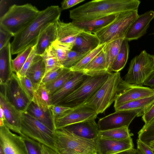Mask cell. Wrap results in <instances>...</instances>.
<instances>
[{
	"mask_svg": "<svg viewBox=\"0 0 154 154\" xmlns=\"http://www.w3.org/2000/svg\"><path fill=\"white\" fill-rule=\"evenodd\" d=\"M139 0H94L88 2L69 11L73 21L94 20L113 14L138 11Z\"/></svg>",
	"mask_w": 154,
	"mask_h": 154,
	"instance_id": "6da1fadb",
	"label": "cell"
},
{
	"mask_svg": "<svg viewBox=\"0 0 154 154\" xmlns=\"http://www.w3.org/2000/svg\"><path fill=\"white\" fill-rule=\"evenodd\" d=\"M61 10L57 5H51L40 11L36 17L14 36L11 43L12 55L18 54L30 46H34L42 30L49 24L59 20Z\"/></svg>",
	"mask_w": 154,
	"mask_h": 154,
	"instance_id": "7a4b0ae2",
	"label": "cell"
},
{
	"mask_svg": "<svg viewBox=\"0 0 154 154\" xmlns=\"http://www.w3.org/2000/svg\"><path fill=\"white\" fill-rule=\"evenodd\" d=\"M40 11L32 4H14L0 18V28L14 36L29 24Z\"/></svg>",
	"mask_w": 154,
	"mask_h": 154,
	"instance_id": "3957f363",
	"label": "cell"
},
{
	"mask_svg": "<svg viewBox=\"0 0 154 154\" xmlns=\"http://www.w3.org/2000/svg\"><path fill=\"white\" fill-rule=\"evenodd\" d=\"M122 79L120 72H112L95 94L78 107L89 108L97 115L103 113L115 102L119 86Z\"/></svg>",
	"mask_w": 154,
	"mask_h": 154,
	"instance_id": "277c9868",
	"label": "cell"
},
{
	"mask_svg": "<svg viewBox=\"0 0 154 154\" xmlns=\"http://www.w3.org/2000/svg\"><path fill=\"white\" fill-rule=\"evenodd\" d=\"M58 154H97L94 140L75 135L63 128L55 131Z\"/></svg>",
	"mask_w": 154,
	"mask_h": 154,
	"instance_id": "5b68a950",
	"label": "cell"
},
{
	"mask_svg": "<svg viewBox=\"0 0 154 154\" xmlns=\"http://www.w3.org/2000/svg\"><path fill=\"white\" fill-rule=\"evenodd\" d=\"M112 72L107 71L99 75L89 76L75 90L57 105L74 108L90 98L108 79Z\"/></svg>",
	"mask_w": 154,
	"mask_h": 154,
	"instance_id": "8992f818",
	"label": "cell"
},
{
	"mask_svg": "<svg viewBox=\"0 0 154 154\" xmlns=\"http://www.w3.org/2000/svg\"><path fill=\"white\" fill-rule=\"evenodd\" d=\"M21 129L22 134L57 152L55 132L26 111L22 113Z\"/></svg>",
	"mask_w": 154,
	"mask_h": 154,
	"instance_id": "52a82bcc",
	"label": "cell"
},
{
	"mask_svg": "<svg viewBox=\"0 0 154 154\" xmlns=\"http://www.w3.org/2000/svg\"><path fill=\"white\" fill-rule=\"evenodd\" d=\"M138 15V11L119 13L113 21L94 34L99 38L100 45L124 39L129 28Z\"/></svg>",
	"mask_w": 154,
	"mask_h": 154,
	"instance_id": "ba28073f",
	"label": "cell"
},
{
	"mask_svg": "<svg viewBox=\"0 0 154 154\" xmlns=\"http://www.w3.org/2000/svg\"><path fill=\"white\" fill-rule=\"evenodd\" d=\"M154 70V55L144 50L131 60L124 80L130 84L143 86Z\"/></svg>",
	"mask_w": 154,
	"mask_h": 154,
	"instance_id": "9c48e42d",
	"label": "cell"
},
{
	"mask_svg": "<svg viewBox=\"0 0 154 154\" xmlns=\"http://www.w3.org/2000/svg\"><path fill=\"white\" fill-rule=\"evenodd\" d=\"M0 92L6 97L10 103L18 110L23 112L32 102L22 88L16 74L13 73L8 82L0 85Z\"/></svg>",
	"mask_w": 154,
	"mask_h": 154,
	"instance_id": "30bf717a",
	"label": "cell"
},
{
	"mask_svg": "<svg viewBox=\"0 0 154 154\" xmlns=\"http://www.w3.org/2000/svg\"><path fill=\"white\" fill-rule=\"evenodd\" d=\"M153 94L154 90L152 89L130 84L122 79L119 86L114 107L115 109L126 103Z\"/></svg>",
	"mask_w": 154,
	"mask_h": 154,
	"instance_id": "8fae6325",
	"label": "cell"
},
{
	"mask_svg": "<svg viewBox=\"0 0 154 154\" xmlns=\"http://www.w3.org/2000/svg\"><path fill=\"white\" fill-rule=\"evenodd\" d=\"M0 143L5 154H29L23 138L5 125L0 126Z\"/></svg>",
	"mask_w": 154,
	"mask_h": 154,
	"instance_id": "7c38bea8",
	"label": "cell"
},
{
	"mask_svg": "<svg viewBox=\"0 0 154 154\" xmlns=\"http://www.w3.org/2000/svg\"><path fill=\"white\" fill-rule=\"evenodd\" d=\"M97 115L92 109L85 106L72 108L54 120L56 130L85 121L95 119Z\"/></svg>",
	"mask_w": 154,
	"mask_h": 154,
	"instance_id": "4fadbf2b",
	"label": "cell"
},
{
	"mask_svg": "<svg viewBox=\"0 0 154 154\" xmlns=\"http://www.w3.org/2000/svg\"><path fill=\"white\" fill-rule=\"evenodd\" d=\"M138 113L127 110L115 111L99 119L98 123L99 131L106 130L124 126L128 127Z\"/></svg>",
	"mask_w": 154,
	"mask_h": 154,
	"instance_id": "5bb4252c",
	"label": "cell"
},
{
	"mask_svg": "<svg viewBox=\"0 0 154 154\" xmlns=\"http://www.w3.org/2000/svg\"><path fill=\"white\" fill-rule=\"evenodd\" d=\"M0 106L3 109L5 116L4 124L10 130L19 134L21 132V124L22 112L17 109L9 101L6 96L0 93Z\"/></svg>",
	"mask_w": 154,
	"mask_h": 154,
	"instance_id": "9a60e30c",
	"label": "cell"
},
{
	"mask_svg": "<svg viewBox=\"0 0 154 154\" xmlns=\"http://www.w3.org/2000/svg\"><path fill=\"white\" fill-rule=\"evenodd\" d=\"M94 141L97 154H115L134 148L131 137L123 140H115L97 137Z\"/></svg>",
	"mask_w": 154,
	"mask_h": 154,
	"instance_id": "2e32d148",
	"label": "cell"
},
{
	"mask_svg": "<svg viewBox=\"0 0 154 154\" xmlns=\"http://www.w3.org/2000/svg\"><path fill=\"white\" fill-rule=\"evenodd\" d=\"M154 19V11L150 10L138 15L128 30L125 38L128 41L136 40L146 33L151 21Z\"/></svg>",
	"mask_w": 154,
	"mask_h": 154,
	"instance_id": "e0dca14e",
	"label": "cell"
},
{
	"mask_svg": "<svg viewBox=\"0 0 154 154\" xmlns=\"http://www.w3.org/2000/svg\"><path fill=\"white\" fill-rule=\"evenodd\" d=\"M55 24L56 40L68 46L72 50L76 36L83 30L75 25L72 22L66 23L59 19L55 22Z\"/></svg>",
	"mask_w": 154,
	"mask_h": 154,
	"instance_id": "ac0fdd59",
	"label": "cell"
},
{
	"mask_svg": "<svg viewBox=\"0 0 154 154\" xmlns=\"http://www.w3.org/2000/svg\"><path fill=\"white\" fill-rule=\"evenodd\" d=\"M90 76L81 72H76L74 75L51 95L52 105H57L65 97L79 87Z\"/></svg>",
	"mask_w": 154,
	"mask_h": 154,
	"instance_id": "d6986e66",
	"label": "cell"
},
{
	"mask_svg": "<svg viewBox=\"0 0 154 154\" xmlns=\"http://www.w3.org/2000/svg\"><path fill=\"white\" fill-rule=\"evenodd\" d=\"M63 128L75 135L93 140L98 137L99 131L98 125L95 119L88 120L75 123Z\"/></svg>",
	"mask_w": 154,
	"mask_h": 154,
	"instance_id": "ffe728a7",
	"label": "cell"
},
{
	"mask_svg": "<svg viewBox=\"0 0 154 154\" xmlns=\"http://www.w3.org/2000/svg\"><path fill=\"white\" fill-rule=\"evenodd\" d=\"M100 45V40L95 34L83 31L76 36L72 50L82 53H88Z\"/></svg>",
	"mask_w": 154,
	"mask_h": 154,
	"instance_id": "44dd1931",
	"label": "cell"
},
{
	"mask_svg": "<svg viewBox=\"0 0 154 154\" xmlns=\"http://www.w3.org/2000/svg\"><path fill=\"white\" fill-rule=\"evenodd\" d=\"M56 39L55 22L50 23L42 30L39 35L35 47V54L41 56Z\"/></svg>",
	"mask_w": 154,
	"mask_h": 154,
	"instance_id": "7402d4cb",
	"label": "cell"
},
{
	"mask_svg": "<svg viewBox=\"0 0 154 154\" xmlns=\"http://www.w3.org/2000/svg\"><path fill=\"white\" fill-rule=\"evenodd\" d=\"M11 43L9 42L0 50V84H6L13 72L12 66Z\"/></svg>",
	"mask_w": 154,
	"mask_h": 154,
	"instance_id": "603a6c76",
	"label": "cell"
},
{
	"mask_svg": "<svg viewBox=\"0 0 154 154\" xmlns=\"http://www.w3.org/2000/svg\"><path fill=\"white\" fill-rule=\"evenodd\" d=\"M45 72V66L41 56L35 55L26 75L31 81L35 91L40 85Z\"/></svg>",
	"mask_w": 154,
	"mask_h": 154,
	"instance_id": "cb8c5ba5",
	"label": "cell"
},
{
	"mask_svg": "<svg viewBox=\"0 0 154 154\" xmlns=\"http://www.w3.org/2000/svg\"><path fill=\"white\" fill-rule=\"evenodd\" d=\"M118 14H113L100 18L85 21L72 20L76 26L84 31L94 33L113 21Z\"/></svg>",
	"mask_w": 154,
	"mask_h": 154,
	"instance_id": "d4e9b609",
	"label": "cell"
},
{
	"mask_svg": "<svg viewBox=\"0 0 154 154\" xmlns=\"http://www.w3.org/2000/svg\"><path fill=\"white\" fill-rule=\"evenodd\" d=\"M154 101V94L122 104L115 109V111L127 110L137 112V117L142 116L144 112Z\"/></svg>",
	"mask_w": 154,
	"mask_h": 154,
	"instance_id": "484cf974",
	"label": "cell"
},
{
	"mask_svg": "<svg viewBox=\"0 0 154 154\" xmlns=\"http://www.w3.org/2000/svg\"><path fill=\"white\" fill-rule=\"evenodd\" d=\"M107 71H108L106 69V54L103 48L82 72L88 75L92 76L99 75Z\"/></svg>",
	"mask_w": 154,
	"mask_h": 154,
	"instance_id": "4316f807",
	"label": "cell"
},
{
	"mask_svg": "<svg viewBox=\"0 0 154 154\" xmlns=\"http://www.w3.org/2000/svg\"><path fill=\"white\" fill-rule=\"evenodd\" d=\"M26 111L55 132L56 128L54 121L51 116L49 110L45 112L32 101Z\"/></svg>",
	"mask_w": 154,
	"mask_h": 154,
	"instance_id": "83f0119b",
	"label": "cell"
},
{
	"mask_svg": "<svg viewBox=\"0 0 154 154\" xmlns=\"http://www.w3.org/2000/svg\"><path fill=\"white\" fill-rule=\"evenodd\" d=\"M32 101L44 111L49 110L52 105L51 95L45 85H41L35 91Z\"/></svg>",
	"mask_w": 154,
	"mask_h": 154,
	"instance_id": "f1b7e54d",
	"label": "cell"
},
{
	"mask_svg": "<svg viewBox=\"0 0 154 154\" xmlns=\"http://www.w3.org/2000/svg\"><path fill=\"white\" fill-rule=\"evenodd\" d=\"M129 51L128 41L124 38L119 51L111 67L110 72H119L125 66L128 60Z\"/></svg>",
	"mask_w": 154,
	"mask_h": 154,
	"instance_id": "f546056e",
	"label": "cell"
},
{
	"mask_svg": "<svg viewBox=\"0 0 154 154\" xmlns=\"http://www.w3.org/2000/svg\"><path fill=\"white\" fill-rule=\"evenodd\" d=\"M128 127L125 126L106 130L99 131L98 137L106 139L115 140L125 139L133 135Z\"/></svg>",
	"mask_w": 154,
	"mask_h": 154,
	"instance_id": "4dcf8cb0",
	"label": "cell"
},
{
	"mask_svg": "<svg viewBox=\"0 0 154 154\" xmlns=\"http://www.w3.org/2000/svg\"><path fill=\"white\" fill-rule=\"evenodd\" d=\"M124 39H116L105 44L103 49L106 54V69L109 72H111V67L119 51L121 44Z\"/></svg>",
	"mask_w": 154,
	"mask_h": 154,
	"instance_id": "1f68e13d",
	"label": "cell"
},
{
	"mask_svg": "<svg viewBox=\"0 0 154 154\" xmlns=\"http://www.w3.org/2000/svg\"><path fill=\"white\" fill-rule=\"evenodd\" d=\"M41 56L45 66V74L55 68L63 66L58 60L55 51L52 45L46 50Z\"/></svg>",
	"mask_w": 154,
	"mask_h": 154,
	"instance_id": "d6a6232c",
	"label": "cell"
},
{
	"mask_svg": "<svg viewBox=\"0 0 154 154\" xmlns=\"http://www.w3.org/2000/svg\"><path fill=\"white\" fill-rule=\"evenodd\" d=\"M105 44L100 45L96 48L88 53L77 64L71 68L70 70L82 72L93 58L103 49Z\"/></svg>",
	"mask_w": 154,
	"mask_h": 154,
	"instance_id": "836d02e7",
	"label": "cell"
},
{
	"mask_svg": "<svg viewBox=\"0 0 154 154\" xmlns=\"http://www.w3.org/2000/svg\"><path fill=\"white\" fill-rule=\"evenodd\" d=\"M76 72L69 70L63 74L52 82L45 85L51 95L61 88L72 77Z\"/></svg>",
	"mask_w": 154,
	"mask_h": 154,
	"instance_id": "e575fe53",
	"label": "cell"
},
{
	"mask_svg": "<svg viewBox=\"0 0 154 154\" xmlns=\"http://www.w3.org/2000/svg\"><path fill=\"white\" fill-rule=\"evenodd\" d=\"M138 139L148 145L154 141V118L143 126L138 132Z\"/></svg>",
	"mask_w": 154,
	"mask_h": 154,
	"instance_id": "d590c367",
	"label": "cell"
},
{
	"mask_svg": "<svg viewBox=\"0 0 154 154\" xmlns=\"http://www.w3.org/2000/svg\"><path fill=\"white\" fill-rule=\"evenodd\" d=\"M34 46H30L18 54L17 57L12 59V66L14 73L17 74L20 71Z\"/></svg>",
	"mask_w": 154,
	"mask_h": 154,
	"instance_id": "8d00e7d4",
	"label": "cell"
},
{
	"mask_svg": "<svg viewBox=\"0 0 154 154\" xmlns=\"http://www.w3.org/2000/svg\"><path fill=\"white\" fill-rule=\"evenodd\" d=\"M70 70L69 69L63 66L55 68L45 74L41 85H46L52 82L62 75Z\"/></svg>",
	"mask_w": 154,
	"mask_h": 154,
	"instance_id": "74e56055",
	"label": "cell"
},
{
	"mask_svg": "<svg viewBox=\"0 0 154 154\" xmlns=\"http://www.w3.org/2000/svg\"><path fill=\"white\" fill-rule=\"evenodd\" d=\"M88 53H82L71 50L69 51L67 57L62 65L64 67L70 69L77 64Z\"/></svg>",
	"mask_w": 154,
	"mask_h": 154,
	"instance_id": "f35d334b",
	"label": "cell"
},
{
	"mask_svg": "<svg viewBox=\"0 0 154 154\" xmlns=\"http://www.w3.org/2000/svg\"><path fill=\"white\" fill-rule=\"evenodd\" d=\"M52 45L55 51L58 60L62 65L66 60L69 51L71 49L57 40L53 43Z\"/></svg>",
	"mask_w": 154,
	"mask_h": 154,
	"instance_id": "ab89813d",
	"label": "cell"
},
{
	"mask_svg": "<svg viewBox=\"0 0 154 154\" xmlns=\"http://www.w3.org/2000/svg\"><path fill=\"white\" fill-rule=\"evenodd\" d=\"M17 77L23 91L29 99L32 101L35 91L31 81L26 76Z\"/></svg>",
	"mask_w": 154,
	"mask_h": 154,
	"instance_id": "60d3db41",
	"label": "cell"
},
{
	"mask_svg": "<svg viewBox=\"0 0 154 154\" xmlns=\"http://www.w3.org/2000/svg\"><path fill=\"white\" fill-rule=\"evenodd\" d=\"M20 136L24 140L29 154H42L40 143L23 134Z\"/></svg>",
	"mask_w": 154,
	"mask_h": 154,
	"instance_id": "b9f144b4",
	"label": "cell"
},
{
	"mask_svg": "<svg viewBox=\"0 0 154 154\" xmlns=\"http://www.w3.org/2000/svg\"><path fill=\"white\" fill-rule=\"evenodd\" d=\"M72 108L58 105H52L49 111L51 116L54 121L55 119L60 116Z\"/></svg>",
	"mask_w": 154,
	"mask_h": 154,
	"instance_id": "7bdbcfd3",
	"label": "cell"
},
{
	"mask_svg": "<svg viewBox=\"0 0 154 154\" xmlns=\"http://www.w3.org/2000/svg\"><path fill=\"white\" fill-rule=\"evenodd\" d=\"M35 46L20 71L18 74H16L17 76H24L26 75L27 72L31 66L35 55Z\"/></svg>",
	"mask_w": 154,
	"mask_h": 154,
	"instance_id": "ee69618b",
	"label": "cell"
},
{
	"mask_svg": "<svg viewBox=\"0 0 154 154\" xmlns=\"http://www.w3.org/2000/svg\"><path fill=\"white\" fill-rule=\"evenodd\" d=\"M154 118V101L144 112L142 119L145 124H146Z\"/></svg>",
	"mask_w": 154,
	"mask_h": 154,
	"instance_id": "f6af8a7d",
	"label": "cell"
},
{
	"mask_svg": "<svg viewBox=\"0 0 154 154\" xmlns=\"http://www.w3.org/2000/svg\"><path fill=\"white\" fill-rule=\"evenodd\" d=\"M12 36L11 34L0 28V50L10 42Z\"/></svg>",
	"mask_w": 154,
	"mask_h": 154,
	"instance_id": "bcb514c9",
	"label": "cell"
},
{
	"mask_svg": "<svg viewBox=\"0 0 154 154\" xmlns=\"http://www.w3.org/2000/svg\"><path fill=\"white\" fill-rule=\"evenodd\" d=\"M137 143V149L141 154H154V151L148 145L138 139Z\"/></svg>",
	"mask_w": 154,
	"mask_h": 154,
	"instance_id": "7dc6e473",
	"label": "cell"
},
{
	"mask_svg": "<svg viewBox=\"0 0 154 154\" xmlns=\"http://www.w3.org/2000/svg\"><path fill=\"white\" fill-rule=\"evenodd\" d=\"M85 0H65L61 3V9L62 10L70 8L81 3Z\"/></svg>",
	"mask_w": 154,
	"mask_h": 154,
	"instance_id": "c3c4849f",
	"label": "cell"
},
{
	"mask_svg": "<svg viewBox=\"0 0 154 154\" xmlns=\"http://www.w3.org/2000/svg\"><path fill=\"white\" fill-rule=\"evenodd\" d=\"M143 85L154 90V70L145 80Z\"/></svg>",
	"mask_w": 154,
	"mask_h": 154,
	"instance_id": "681fc988",
	"label": "cell"
},
{
	"mask_svg": "<svg viewBox=\"0 0 154 154\" xmlns=\"http://www.w3.org/2000/svg\"><path fill=\"white\" fill-rule=\"evenodd\" d=\"M40 147L42 154H58L51 148L41 144H40Z\"/></svg>",
	"mask_w": 154,
	"mask_h": 154,
	"instance_id": "f907efd6",
	"label": "cell"
},
{
	"mask_svg": "<svg viewBox=\"0 0 154 154\" xmlns=\"http://www.w3.org/2000/svg\"><path fill=\"white\" fill-rule=\"evenodd\" d=\"M5 116L3 109L0 106V126L5 125L4 121Z\"/></svg>",
	"mask_w": 154,
	"mask_h": 154,
	"instance_id": "816d5d0a",
	"label": "cell"
},
{
	"mask_svg": "<svg viewBox=\"0 0 154 154\" xmlns=\"http://www.w3.org/2000/svg\"><path fill=\"white\" fill-rule=\"evenodd\" d=\"M135 149L134 148L123 151L115 154H134Z\"/></svg>",
	"mask_w": 154,
	"mask_h": 154,
	"instance_id": "f5cc1de1",
	"label": "cell"
},
{
	"mask_svg": "<svg viewBox=\"0 0 154 154\" xmlns=\"http://www.w3.org/2000/svg\"><path fill=\"white\" fill-rule=\"evenodd\" d=\"M147 145L154 151V141L150 142Z\"/></svg>",
	"mask_w": 154,
	"mask_h": 154,
	"instance_id": "db71d44e",
	"label": "cell"
},
{
	"mask_svg": "<svg viewBox=\"0 0 154 154\" xmlns=\"http://www.w3.org/2000/svg\"><path fill=\"white\" fill-rule=\"evenodd\" d=\"M134 154H141L137 149H135Z\"/></svg>",
	"mask_w": 154,
	"mask_h": 154,
	"instance_id": "11a10c76",
	"label": "cell"
},
{
	"mask_svg": "<svg viewBox=\"0 0 154 154\" xmlns=\"http://www.w3.org/2000/svg\"><path fill=\"white\" fill-rule=\"evenodd\" d=\"M0 154H5L3 149H2V147L0 146Z\"/></svg>",
	"mask_w": 154,
	"mask_h": 154,
	"instance_id": "9f6ffc18",
	"label": "cell"
},
{
	"mask_svg": "<svg viewBox=\"0 0 154 154\" xmlns=\"http://www.w3.org/2000/svg\"></svg>",
	"mask_w": 154,
	"mask_h": 154,
	"instance_id": "6f0895ef",
	"label": "cell"
}]
</instances>
